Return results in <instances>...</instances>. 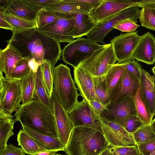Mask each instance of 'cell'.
I'll return each instance as SVG.
<instances>
[{"mask_svg": "<svg viewBox=\"0 0 155 155\" xmlns=\"http://www.w3.org/2000/svg\"><path fill=\"white\" fill-rule=\"evenodd\" d=\"M37 29L59 43H70L76 39L74 38L75 21L71 14L68 17Z\"/></svg>", "mask_w": 155, "mask_h": 155, "instance_id": "10", "label": "cell"}, {"mask_svg": "<svg viewBox=\"0 0 155 155\" xmlns=\"http://www.w3.org/2000/svg\"><path fill=\"white\" fill-rule=\"evenodd\" d=\"M140 10L138 6L128 8L98 23L87 36V38L96 43L106 45L103 41L105 36L118 24L126 20L139 19Z\"/></svg>", "mask_w": 155, "mask_h": 155, "instance_id": "7", "label": "cell"}, {"mask_svg": "<svg viewBox=\"0 0 155 155\" xmlns=\"http://www.w3.org/2000/svg\"><path fill=\"white\" fill-rule=\"evenodd\" d=\"M75 21L74 38L75 39L87 36L97 26V24L93 20L89 13H71Z\"/></svg>", "mask_w": 155, "mask_h": 155, "instance_id": "23", "label": "cell"}, {"mask_svg": "<svg viewBox=\"0 0 155 155\" xmlns=\"http://www.w3.org/2000/svg\"><path fill=\"white\" fill-rule=\"evenodd\" d=\"M5 12L4 9L0 8V27L2 28L10 30L12 31L13 28L5 19L4 15Z\"/></svg>", "mask_w": 155, "mask_h": 155, "instance_id": "45", "label": "cell"}, {"mask_svg": "<svg viewBox=\"0 0 155 155\" xmlns=\"http://www.w3.org/2000/svg\"><path fill=\"white\" fill-rule=\"evenodd\" d=\"M36 73L31 71L28 76L21 80L22 91V104L34 99L36 97Z\"/></svg>", "mask_w": 155, "mask_h": 155, "instance_id": "28", "label": "cell"}, {"mask_svg": "<svg viewBox=\"0 0 155 155\" xmlns=\"http://www.w3.org/2000/svg\"><path fill=\"white\" fill-rule=\"evenodd\" d=\"M7 42L21 54L23 58L34 59L41 64L47 61L54 66L61 55L59 43L36 28L13 33Z\"/></svg>", "mask_w": 155, "mask_h": 155, "instance_id": "1", "label": "cell"}, {"mask_svg": "<svg viewBox=\"0 0 155 155\" xmlns=\"http://www.w3.org/2000/svg\"><path fill=\"white\" fill-rule=\"evenodd\" d=\"M140 80L126 68L109 96L110 102L126 96L134 97Z\"/></svg>", "mask_w": 155, "mask_h": 155, "instance_id": "15", "label": "cell"}, {"mask_svg": "<svg viewBox=\"0 0 155 155\" xmlns=\"http://www.w3.org/2000/svg\"><path fill=\"white\" fill-rule=\"evenodd\" d=\"M101 155H141L137 144L123 147H109Z\"/></svg>", "mask_w": 155, "mask_h": 155, "instance_id": "36", "label": "cell"}, {"mask_svg": "<svg viewBox=\"0 0 155 155\" xmlns=\"http://www.w3.org/2000/svg\"><path fill=\"white\" fill-rule=\"evenodd\" d=\"M22 97L21 81L0 75V109L11 114L19 107Z\"/></svg>", "mask_w": 155, "mask_h": 155, "instance_id": "8", "label": "cell"}, {"mask_svg": "<svg viewBox=\"0 0 155 155\" xmlns=\"http://www.w3.org/2000/svg\"><path fill=\"white\" fill-rule=\"evenodd\" d=\"M43 8L28 0H10L5 12L26 20L35 21L38 15Z\"/></svg>", "mask_w": 155, "mask_h": 155, "instance_id": "19", "label": "cell"}, {"mask_svg": "<svg viewBox=\"0 0 155 155\" xmlns=\"http://www.w3.org/2000/svg\"><path fill=\"white\" fill-rule=\"evenodd\" d=\"M137 116L143 125H150L153 117L150 113L145 102L140 84L134 97Z\"/></svg>", "mask_w": 155, "mask_h": 155, "instance_id": "26", "label": "cell"}, {"mask_svg": "<svg viewBox=\"0 0 155 155\" xmlns=\"http://www.w3.org/2000/svg\"><path fill=\"white\" fill-rule=\"evenodd\" d=\"M29 64L32 71L36 73L39 66L41 64L36 62L34 59L29 60Z\"/></svg>", "mask_w": 155, "mask_h": 155, "instance_id": "48", "label": "cell"}, {"mask_svg": "<svg viewBox=\"0 0 155 155\" xmlns=\"http://www.w3.org/2000/svg\"><path fill=\"white\" fill-rule=\"evenodd\" d=\"M139 19L142 26L155 31V8H142Z\"/></svg>", "mask_w": 155, "mask_h": 155, "instance_id": "37", "label": "cell"}, {"mask_svg": "<svg viewBox=\"0 0 155 155\" xmlns=\"http://www.w3.org/2000/svg\"><path fill=\"white\" fill-rule=\"evenodd\" d=\"M132 134L137 145L155 138L150 125H142Z\"/></svg>", "mask_w": 155, "mask_h": 155, "instance_id": "38", "label": "cell"}, {"mask_svg": "<svg viewBox=\"0 0 155 155\" xmlns=\"http://www.w3.org/2000/svg\"><path fill=\"white\" fill-rule=\"evenodd\" d=\"M74 81L81 96L88 103L97 101L93 83V76L87 71L77 67L74 68Z\"/></svg>", "mask_w": 155, "mask_h": 155, "instance_id": "18", "label": "cell"}, {"mask_svg": "<svg viewBox=\"0 0 155 155\" xmlns=\"http://www.w3.org/2000/svg\"></svg>", "mask_w": 155, "mask_h": 155, "instance_id": "55", "label": "cell"}, {"mask_svg": "<svg viewBox=\"0 0 155 155\" xmlns=\"http://www.w3.org/2000/svg\"><path fill=\"white\" fill-rule=\"evenodd\" d=\"M137 21L133 19L126 20L116 26L114 28L123 32L129 33L134 32L140 26L137 24Z\"/></svg>", "mask_w": 155, "mask_h": 155, "instance_id": "39", "label": "cell"}, {"mask_svg": "<svg viewBox=\"0 0 155 155\" xmlns=\"http://www.w3.org/2000/svg\"><path fill=\"white\" fill-rule=\"evenodd\" d=\"M152 71L154 74H155V66L153 68Z\"/></svg>", "mask_w": 155, "mask_h": 155, "instance_id": "51", "label": "cell"}, {"mask_svg": "<svg viewBox=\"0 0 155 155\" xmlns=\"http://www.w3.org/2000/svg\"><path fill=\"white\" fill-rule=\"evenodd\" d=\"M136 59L149 64L155 62V38L149 32L140 36L130 60Z\"/></svg>", "mask_w": 155, "mask_h": 155, "instance_id": "16", "label": "cell"}, {"mask_svg": "<svg viewBox=\"0 0 155 155\" xmlns=\"http://www.w3.org/2000/svg\"><path fill=\"white\" fill-rule=\"evenodd\" d=\"M142 125L140 118L137 116H135L129 118L123 127L128 133L132 134Z\"/></svg>", "mask_w": 155, "mask_h": 155, "instance_id": "40", "label": "cell"}, {"mask_svg": "<svg viewBox=\"0 0 155 155\" xmlns=\"http://www.w3.org/2000/svg\"><path fill=\"white\" fill-rule=\"evenodd\" d=\"M106 44L101 45L84 38L76 39L65 46L62 50V59L65 63L75 68L95 51Z\"/></svg>", "mask_w": 155, "mask_h": 155, "instance_id": "5", "label": "cell"}, {"mask_svg": "<svg viewBox=\"0 0 155 155\" xmlns=\"http://www.w3.org/2000/svg\"><path fill=\"white\" fill-rule=\"evenodd\" d=\"M87 103L94 111L99 115H100L104 111L107 106L103 105L96 101H90Z\"/></svg>", "mask_w": 155, "mask_h": 155, "instance_id": "44", "label": "cell"}, {"mask_svg": "<svg viewBox=\"0 0 155 155\" xmlns=\"http://www.w3.org/2000/svg\"><path fill=\"white\" fill-rule=\"evenodd\" d=\"M22 58L21 54L10 44L4 49H0V75L4 72L5 77L7 78Z\"/></svg>", "mask_w": 155, "mask_h": 155, "instance_id": "22", "label": "cell"}, {"mask_svg": "<svg viewBox=\"0 0 155 155\" xmlns=\"http://www.w3.org/2000/svg\"><path fill=\"white\" fill-rule=\"evenodd\" d=\"M93 81L97 101L103 105H107L110 101L107 92L105 75L93 76Z\"/></svg>", "mask_w": 155, "mask_h": 155, "instance_id": "32", "label": "cell"}, {"mask_svg": "<svg viewBox=\"0 0 155 155\" xmlns=\"http://www.w3.org/2000/svg\"><path fill=\"white\" fill-rule=\"evenodd\" d=\"M22 129L47 151H63L65 147L59 139L44 135L25 127Z\"/></svg>", "mask_w": 155, "mask_h": 155, "instance_id": "25", "label": "cell"}, {"mask_svg": "<svg viewBox=\"0 0 155 155\" xmlns=\"http://www.w3.org/2000/svg\"><path fill=\"white\" fill-rule=\"evenodd\" d=\"M124 62L126 64V69L140 80L141 68L140 65L134 59L130 60Z\"/></svg>", "mask_w": 155, "mask_h": 155, "instance_id": "42", "label": "cell"}, {"mask_svg": "<svg viewBox=\"0 0 155 155\" xmlns=\"http://www.w3.org/2000/svg\"><path fill=\"white\" fill-rule=\"evenodd\" d=\"M55 0H28L30 2L43 8L53 2Z\"/></svg>", "mask_w": 155, "mask_h": 155, "instance_id": "46", "label": "cell"}, {"mask_svg": "<svg viewBox=\"0 0 155 155\" xmlns=\"http://www.w3.org/2000/svg\"><path fill=\"white\" fill-rule=\"evenodd\" d=\"M137 146L141 155H150L155 151V138Z\"/></svg>", "mask_w": 155, "mask_h": 155, "instance_id": "41", "label": "cell"}, {"mask_svg": "<svg viewBox=\"0 0 155 155\" xmlns=\"http://www.w3.org/2000/svg\"><path fill=\"white\" fill-rule=\"evenodd\" d=\"M150 126L153 131L155 134V117L153 120L150 124Z\"/></svg>", "mask_w": 155, "mask_h": 155, "instance_id": "50", "label": "cell"}, {"mask_svg": "<svg viewBox=\"0 0 155 155\" xmlns=\"http://www.w3.org/2000/svg\"><path fill=\"white\" fill-rule=\"evenodd\" d=\"M140 0H102L100 5L89 14L97 24L129 7L139 6Z\"/></svg>", "mask_w": 155, "mask_h": 155, "instance_id": "12", "label": "cell"}, {"mask_svg": "<svg viewBox=\"0 0 155 155\" xmlns=\"http://www.w3.org/2000/svg\"><path fill=\"white\" fill-rule=\"evenodd\" d=\"M68 114L74 127L87 126L98 121V115L84 99L78 101L73 110Z\"/></svg>", "mask_w": 155, "mask_h": 155, "instance_id": "17", "label": "cell"}, {"mask_svg": "<svg viewBox=\"0 0 155 155\" xmlns=\"http://www.w3.org/2000/svg\"><path fill=\"white\" fill-rule=\"evenodd\" d=\"M13 117L0 109V152L5 149L8 139L14 134L13 129L16 120Z\"/></svg>", "mask_w": 155, "mask_h": 155, "instance_id": "24", "label": "cell"}, {"mask_svg": "<svg viewBox=\"0 0 155 155\" xmlns=\"http://www.w3.org/2000/svg\"><path fill=\"white\" fill-rule=\"evenodd\" d=\"M71 15L70 13L49 11L42 9L38 13L35 21L36 28H40Z\"/></svg>", "mask_w": 155, "mask_h": 155, "instance_id": "30", "label": "cell"}, {"mask_svg": "<svg viewBox=\"0 0 155 155\" xmlns=\"http://www.w3.org/2000/svg\"><path fill=\"white\" fill-rule=\"evenodd\" d=\"M109 147L98 120L92 125L74 127L63 151L67 155H100Z\"/></svg>", "mask_w": 155, "mask_h": 155, "instance_id": "3", "label": "cell"}, {"mask_svg": "<svg viewBox=\"0 0 155 155\" xmlns=\"http://www.w3.org/2000/svg\"><path fill=\"white\" fill-rule=\"evenodd\" d=\"M57 151H46L40 152L31 155H55Z\"/></svg>", "mask_w": 155, "mask_h": 155, "instance_id": "49", "label": "cell"}, {"mask_svg": "<svg viewBox=\"0 0 155 155\" xmlns=\"http://www.w3.org/2000/svg\"><path fill=\"white\" fill-rule=\"evenodd\" d=\"M4 15L6 20L13 28V33L36 28L35 21L26 20L5 12Z\"/></svg>", "mask_w": 155, "mask_h": 155, "instance_id": "33", "label": "cell"}, {"mask_svg": "<svg viewBox=\"0 0 155 155\" xmlns=\"http://www.w3.org/2000/svg\"><path fill=\"white\" fill-rule=\"evenodd\" d=\"M126 68L125 62L114 64L104 74L106 83L107 92L109 96Z\"/></svg>", "mask_w": 155, "mask_h": 155, "instance_id": "29", "label": "cell"}, {"mask_svg": "<svg viewBox=\"0 0 155 155\" xmlns=\"http://www.w3.org/2000/svg\"><path fill=\"white\" fill-rule=\"evenodd\" d=\"M139 7H150L155 8V0H140L139 3Z\"/></svg>", "mask_w": 155, "mask_h": 155, "instance_id": "47", "label": "cell"}, {"mask_svg": "<svg viewBox=\"0 0 155 155\" xmlns=\"http://www.w3.org/2000/svg\"><path fill=\"white\" fill-rule=\"evenodd\" d=\"M43 80L47 93L51 98L54 91V66L49 61H45L41 64Z\"/></svg>", "mask_w": 155, "mask_h": 155, "instance_id": "34", "label": "cell"}, {"mask_svg": "<svg viewBox=\"0 0 155 155\" xmlns=\"http://www.w3.org/2000/svg\"><path fill=\"white\" fill-rule=\"evenodd\" d=\"M51 100L59 138L65 147L74 127L69 118L68 113L57 99L54 91Z\"/></svg>", "mask_w": 155, "mask_h": 155, "instance_id": "14", "label": "cell"}, {"mask_svg": "<svg viewBox=\"0 0 155 155\" xmlns=\"http://www.w3.org/2000/svg\"><path fill=\"white\" fill-rule=\"evenodd\" d=\"M140 84L149 110L153 117L155 115V77L142 68Z\"/></svg>", "mask_w": 155, "mask_h": 155, "instance_id": "20", "label": "cell"}, {"mask_svg": "<svg viewBox=\"0 0 155 155\" xmlns=\"http://www.w3.org/2000/svg\"><path fill=\"white\" fill-rule=\"evenodd\" d=\"M137 115L134 97L127 96L110 102L100 116L124 127L129 118Z\"/></svg>", "mask_w": 155, "mask_h": 155, "instance_id": "9", "label": "cell"}, {"mask_svg": "<svg viewBox=\"0 0 155 155\" xmlns=\"http://www.w3.org/2000/svg\"><path fill=\"white\" fill-rule=\"evenodd\" d=\"M31 71L29 64V60L23 58L18 62L7 78L21 81L29 75Z\"/></svg>", "mask_w": 155, "mask_h": 155, "instance_id": "35", "label": "cell"}, {"mask_svg": "<svg viewBox=\"0 0 155 155\" xmlns=\"http://www.w3.org/2000/svg\"><path fill=\"white\" fill-rule=\"evenodd\" d=\"M18 145L21 147L25 153L30 155L46 151V150L37 143L23 129L19 131L17 137Z\"/></svg>", "mask_w": 155, "mask_h": 155, "instance_id": "27", "label": "cell"}, {"mask_svg": "<svg viewBox=\"0 0 155 155\" xmlns=\"http://www.w3.org/2000/svg\"><path fill=\"white\" fill-rule=\"evenodd\" d=\"M36 97L42 104L54 111L51 98L48 94L43 82L41 64L39 66L36 73Z\"/></svg>", "mask_w": 155, "mask_h": 155, "instance_id": "31", "label": "cell"}, {"mask_svg": "<svg viewBox=\"0 0 155 155\" xmlns=\"http://www.w3.org/2000/svg\"><path fill=\"white\" fill-rule=\"evenodd\" d=\"M55 155H67L66 154H61L56 153Z\"/></svg>", "mask_w": 155, "mask_h": 155, "instance_id": "53", "label": "cell"}, {"mask_svg": "<svg viewBox=\"0 0 155 155\" xmlns=\"http://www.w3.org/2000/svg\"><path fill=\"white\" fill-rule=\"evenodd\" d=\"M100 122L104 135L109 146L123 147L136 144L132 134L124 127L113 121L97 115Z\"/></svg>", "mask_w": 155, "mask_h": 155, "instance_id": "11", "label": "cell"}, {"mask_svg": "<svg viewBox=\"0 0 155 155\" xmlns=\"http://www.w3.org/2000/svg\"><path fill=\"white\" fill-rule=\"evenodd\" d=\"M16 121L39 134L59 139L54 111L38 98L21 104L14 114Z\"/></svg>", "mask_w": 155, "mask_h": 155, "instance_id": "2", "label": "cell"}, {"mask_svg": "<svg viewBox=\"0 0 155 155\" xmlns=\"http://www.w3.org/2000/svg\"><path fill=\"white\" fill-rule=\"evenodd\" d=\"M140 37L137 31L121 34L111 40V44L118 63L130 60Z\"/></svg>", "mask_w": 155, "mask_h": 155, "instance_id": "13", "label": "cell"}, {"mask_svg": "<svg viewBox=\"0 0 155 155\" xmlns=\"http://www.w3.org/2000/svg\"><path fill=\"white\" fill-rule=\"evenodd\" d=\"M117 61L110 43L95 51L79 65L93 76L104 75Z\"/></svg>", "mask_w": 155, "mask_h": 155, "instance_id": "6", "label": "cell"}, {"mask_svg": "<svg viewBox=\"0 0 155 155\" xmlns=\"http://www.w3.org/2000/svg\"><path fill=\"white\" fill-rule=\"evenodd\" d=\"M0 155H25V153L21 147L9 143L5 149L0 152Z\"/></svg>", "mask_w": 155, "mask_h": 155, "instance_id": "43", "label": "cell"}, {"mask_svg": "<svg viewBox=\"0 0 155 155\" xmlns=\"http://www.w3.org/2000/svg\"><path fill=\"white\" fill-rule=\"evenodd\" d=\"M53 82L54 91L57 99L66 111L70 112L78 101V94L70 68L62 64L57 66Z\"/></svg>", "mask_w": 155, "mask_h": 155, "instance_id": "4", "label": "cell"}, {"mask_svg": "<svg viewBox=\"0 0 155 155\" xmlns=\"http://www.w3.org/2000/svg\"><path fill=\"white\" fill-rule=\"evenodd\" d=\"M150 155H155V151Z\"/></svg>", "mask_w": 155, "mask_h": 155, "instance_id": "52", "label": "cell"}, {"mask_svg": "<svg viewBox=\"0 0 155 155\" xmlns=\"http://www.w3.org/2000/svg\"><path fill=\"white\" fill-rule=\"evenodd\" d=\"M42 9L49 11L70 13H89L93 9L90 6L76 0H55Z\"/></svg>", "mask_w": 155, "mask_h": 155, "instance_id": "21", "label": "cell"}, {"mask_svg": "<svg viewBox=\"0 0 155 155\" xmlns=\"http://www.w3.org/2000/svg\"><path fill=\"white\" fill-rule=\"evenodd\" d=\"M154 75L155 76V74H154Z\"/></svg>", "mask_w": 155, "mask_h": 155, "instance_id": "54", "label": "cell"}]
</instances>
